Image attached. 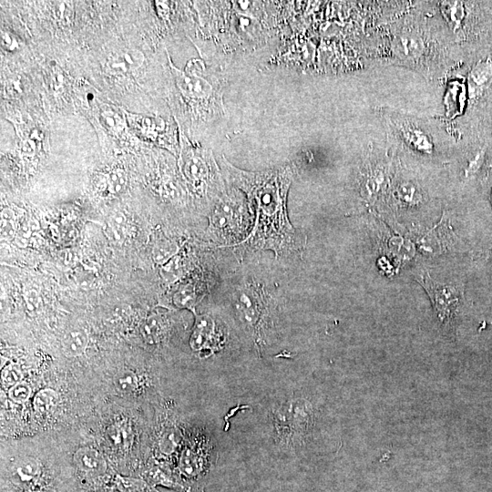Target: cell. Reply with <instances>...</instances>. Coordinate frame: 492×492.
Here are the masks:
<instances>
[{
	"label": "cell",
	"mask_w": 492,
	"mask_h": 492,
	"mask_svg": "<svg viewBox=\"0 0 492 492\" xmlns=\"http://www.w3.org/2000/svg\"><path fill=\"white\" fill-rule=\"evenodd\" d=\"M226 173L244 190L255 207L257 225L254 243L275 252L297 248V236L287 218L286 197L292 180L290 167L265 172H247L236 169L225 159Z\"/></svg>",
	"instance_id": "obj_1"
},
{
	"label": "cell",
	"mask_w": 492,
	"mask_h": 492,
	"mask_svg": "<svg viewBox=\"0 0 492 492\" xmlns=\"http://www.w3.org/2000/svg\"><path fill=\"white\" fill-rule=\"evenodd\" d=\"M267 442L275 452L298 456L312 443L318 425V406L311 393L298 385L279 388L262 404Z\"/></svg>",
	"instance_id": "obj_2"
},
{
	"label": "cell",
	"mask_w": 492,
	"mask_h": 492,
	"mask_svg": "<svg viewBox=\"0 0 492 492\" xmlns=\"http://www.w3.org/2000/svg\"><path fill=\"white\" fill-rule=\"evenodd\" d=\"M235 313L243 330L261 353L269 343L272 328L264 298L253 286L243 288L235 299Z\"/></svg>",
	"instance_id": "obj_3"
},
{
	"label": "cell",
	"mask_w": 492,
	"mask_h": 492,
	"mask_svg": "<svg viewBox=\"0 0 492 492\" xmlns=\"http://www.w3.org/2000/svg\"><path fill=\"white\" fill-rule=\"evenodd\" d=\"M216 459L217 451L210 436L198 435L186 441L179 457L178 470L188 480H199L210 472Z\"/></svg>",
	"instance_id": "obj_4"
},
{
	"label": "cell",
	"mask_w": 492,
	"mask_h": 492,
	"mask_svg": "<svg viewBox=\"0 0 492 492\" xmlns=\"http://www.w3.org/2000/svg\"><path fill=\"white\" fill-rule=\"evenodd\" d=\"M418 282L428 292L438 321L449 323L459 302V289L436 283L428 275H421Z\"/></svg>",
	"instance_id": "obj_5"
},
{
	"label": "cell",
	"mask_w": 492,
	"mask_h": 492,
	"mask_svg": "<svg viewBox=\"0 0 492 492\" xmlns=\"http://www.w3.org/2000/svg\"><path fill=\"white\" fill-rule=\"evenodd\" d=\"M225 335L217 328L214 319L207 314L196 316L195 323L190 338V345L193 351H209L213 354L223 347Z\"/></svg>",
	"instance_id": "obj_6"
},
{
	"label": "cell",
	"mask_w": 492,
	"mask_h": 492,
	"mask_svg": "<svg viewBox=\"0 0 492 492\" xmlns=\"http://www.w3.org/2000/svg\"><path fill=\"white\" fill-rule=\"evenodd\" d=\"M74 461L79 469L92 475L101 474L107 468L103 456L90 447L78 449L74 455Z\"/></svg>",
	"instance_id": "obj_7"
},
{
	"label": "cell",
	"mask_w": 492,
	"mask_h": 492,
	"mask_svg": "<svg viewBox=\"0 0 492 492\" xmlns=\"http://www.w3.org/2000/svg\"><path fill=\"white\" fill-rule=\"evenodd\" d=\"M88 341V334L85 330H70L61 340L62 352L67 357L79 356L86 351Z\"/></svg>",
	"instance_id": "obj_8"
},
{
	"label": "cell",
	"mask_w": 492,
	"mask_h": 492,
	"mask_svg": "<svg viewBox=\"0 0 492 492\" xmlns=\"http://www.w3.org/2000/svg\"><path fill=\"white\" fill-rule=\"evenodd\" d=\"M178 87L186 95L205 97L211 92V87L203 78L196 76H189L181 71H175Z\"/></svg>",
	"instance_id": "obj_9"
},
{
	"label": "cell",
	"mask_w": 492,
	"mask_h": 492,
	"mask_svg": "<svg viewBox=\"0 0 492 492\" xmlns=\"http://www.w3.org/2000/svg\"><path fill=\"white\" fill-rule=\"evenodd\" d=\"M39 462L31 457L18 460L12 470V479L18 485L26 486L32 483L40 473Z\"/></svg>",
	"instance_id": "obj_10"
},
{
	"label": "cell",
	"mask_w": 492,
	"mask_h": 492,
	"mask_svg": "<svg viewBox=\"0 0 492 492\" xmlns=\"http://www.w3.org/2000/svg\"><path fill=\"white\" fill-rule=\"evenodd\" d=\"M106 437L113 447L122 449L130 443L131 431L126 423L118 422L108 427Z\"/></svg>",
	"instance_id": "obj_11"
},
{
	"label": "cell",
	"mask_w": 492,
	"mask_h": 492,
	"mask_svg": "<svg viewBox=\"0 0 492 492\" xmlns=\"http://www.w3.org/2000/svg\"><path fill=\"white\" fill-rule=\"evenodd\" d=\"M143 54L138 50L130 49L121 55L111 63V67L118 71H128L138 67L143 63Z\"/></svg>",
	"instance_id": "obj_12"
},
{
	"label": "cell",
	"mask_w": 492,
	"mask_h": 492,
	"mask_svg": "<svg viewBox=\"0 0 492 492\" xmlns=\"http://www.w3.org/2000/svg\"><path fill=\"white\" fill-rule=\"evenodd\" d=\"M164 332V323L162 320L156 315L149 317L141 328L143 338L149 343H159L163 337Z\"/></svg>",
	"instance_id": "obj_13"
},
{
	"label": "cell",
	"mask_w": 492,
	"mask_h": 492,
	"mask_svg": "<svg viewBox=\"0 0 492 492\" xmlns=\"http://www.w3.org/2000/svg\"><path fill=\"white\" fill-rule=\"evenodd\" d=\"M57 394L51 388H44L34 396L33 406L40 415L48 413L57 402Z\"/></svg>",
	"instance_id": "obj_14"
},
{
	"label": "cell",
	"mask_w": 492,
	"mask_h": 492,
	"mask_svg": "<svg viewBox=\"0 0 492 492\" xmlns=\"http://www.w3.org/2000/svg\"><path fill=\"white\" fill-rule=\"evenodd\" d=\"M114 384L119 393L130 394L138 387V379L135 373L128 370L115 376Z\"/></svg>",
	"instance_id": "obj_15"
},
{
	"label": "cell",
	"mask_w": 492,
	"mask_h": 492,
	"mask_svg": "<svg viewBox=\"0 0 492 492\" xmlns=\"http://www.w3.org/2000/svg\"><path fill=\"white\" fill-rule=\"evenodd\" d=\"M403 134L405 138L414 147L422 149V150H428V149H431L430 138L420 130L407 126L403 129Z\"/></svg>",
	"instance_id": "obj_16"
},
{
	"label": "cell",
	"mask_w": 492,
	"mask_h": 492,
	"mask_svg": "<svg viewBox=\"0 0 492 492\" xmlns=\"http://www.w3.org/2000/svg\"><path fill=\"white\" fill-rule=\"evenodd\" d=\"M32 393L30 384L26 381H21L11 386L8 390V397L16 404H23L28 400Z\"/></svg>",
	"instance_id": "obj_17"
},
{
	"label": "cell",
	"mask_w": 492,
	"mask_h": 492,
	"mask_svg": "<svg viewBox=\"0 0 492 492\" xmlns=\"http://www.w3.org/2000/svg\"><path fill=\"white\" fill-rule=\"evenodd\" d=\"M3 382L7 386H13L15 384L23 381V375L18 367L15 365H9L5 368L2 374Z\"/></svg>",
	"instance_id": "obj_18"
},
{
	"label": "cell",
	"mask_w": 492,
	"mask_h": 492,
	"mask_svg": "<svg viewBox=\"0 0 492 492\" xmlns=\"http://www.w3.org/2000/svg\"><path fill=\"white\" fill-rule=\"evenodd\" d=\"M24 299H25L26 310L29 313L35 314L40 310L41 299L39 297L38 292L36 290L31 289V290L26 291L25 293Z\"/></svg>",
	"instance_id": "obj_19"
},
{
	"label": "cell",
	"mask_w": 492,
	"mask_h": 492,
	"mask_svg": "<svg viewBox=\"0 0 492 492\" xmlns=\"http://www.w3.org/2000/svg\"><path fill=\"white\" fill-rule=\"evenodd\" d=\"M200 161H196L194 159L188 164V174L192 178H201L204 174L202 166H199Z\"/></svg>",
	"instance_id": "obj_20"
},
{
	"label": "cell",
	"mask_w": 492,
	"mask_h": 492,
	"mask_svg": "<svg viewBox=\"0 0 492 492\" xmlns=\"http://www.w3.org/2000/svg\"><path fill=\"white\" fill-rule=\"evenodd\" d=\"M1 230H2V237L3 236L5 238L12 237L15 229H14V225H13V221L11 220V217L7 218L6 216L3 215Z\"/></svg>",
	"instance_id": "obj_21"
},
{
	"label": "cell",
	"mask_w": 492,
	"mask_h": 492,
	"mask_svg": "<svg viewBox=\"0 0 492 492\" xmlns=\"http://www.w3.org/2000/svg\"><path fill=\"white\" fill-rule=\"evenodd\" d=\"M125 179L122 173H112L110 176V183L115 191H119L124 186Z\"/></svg>",
	"instance_id": "obj_22"
}]
</instances>
